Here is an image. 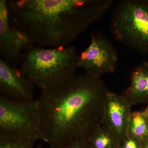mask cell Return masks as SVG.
I'll list each match as a JSON object with an SVG mask.
<instances>
[{
    "instance_id": "11",
    "label": "cell",
    "mask_w": 148,
    "mask_h": 148,
    "mask_svg": "<svg viewBox=\"0 0 148 148\" xmlns=\"http://www.w3.org/2000/svg\"><path fill=\"white\" fill-rule=\"evenodd\" d=\"M128 136L141 143L148 140V120L143 112H132L128 127Z\"/></svg>"
},
{
    "instance_id": "13",
    "label": "cell",
    "mask_w": 148,
    "mask_h": 148,
    "mask_svg": "<svg viewBox=\"0 0 148 148\" xmlns=\"http://www.w3.org/2000/svg\"><path fill=\"white\" fill-rule=\"evenodd\" d=\"M0 148H32L34 140L0 136Z\"/></svg>"
},
{
    "instance_id": "4",
    "label": "cell",
    "mask_w": 148,
    "mask_h": 148,
    "mask_svg": "<svg viewBox=\"0 0 148 148\" xmlns=\"http://www.w3.org/2000/svg\"><path fill=\"white\" fill-rule=\"evenodd\" d=\"M111 28L120 42L140 53L148 52V0H123L114 10Z\"/></svg>"
},
{
    "instance_id": "9",
    "label": "cell",
    "mask_w": 148,
    "mask_h": 148,
    "mask_svg": "<svg viewBox=\"0 0 148 148\" xmlns=\"http://www.w3.org/2000/svg\"><path fill=\"white\" fill-rule=\"evenodd\" d=\"M34 85L20 70L0 58L1 96L16 101L32 102Z\"/></svg>"
},
{
    "instance_id": "15",
    "label": "cell",
    "mask_w": 148,
    "mask_h": 148,
    "mask_svg": "<svg viewBox=\"0 0 148 148\" xmlns=\"http://www.w3.org/2000/svg\"><path fill=\"white\" fill-rule=\"evenodd\" d=\"M86 140H74L65 144L59 147L62 148H85Z\"/></svg>"
},
{
    "instance_id": "10",
    "label": "cell",
    "mask_w": 148,
    "mask_h": 148,
    "mask_svg": "<svg viewBox=\"0 0 148 148\" xmlns=\"http://www.w3.org/2000/svg\"><path fill=\"white\" fill-rule=\"evenodd\" d=\"M130 82L129 86L123 94L131 106L148 99V63L144 62L133 69Z\"/></svg>"
},
{
    "instance_id": "17",
    "label": "cell",
    "mask_w": 148,
    "mask_h": 148,
    "mask_svg": "<svg viewBox=\"0 0 148 148\" xmlns=\"http://www.w3.org/2000/svg\"><path fill=\"white\" fill-rule=\"evenodd\" d=\"M141 144H143L142 148H148V140L142 143Z\"/></svg>"
},
{
    "instance_id": "12",
    "label": "cell",
    "mask_w": 148,
    "mask_h": 148,
    "mask_svg": "<svg viewBox=\"0 0 148 148\" xmlns=\"http://www.w3.org/2000/svg\"><path fill=\"white\" fill-rule=\"evenodd\" d=\"M86 140L93 148H111L116 146V144L118 143L101 125L91 132Z\"/></svg>"
},
{
    "instance_id": "3",
    "label": "cell",
    "mask_w": 148,
    "mask_h": 148,
    "mask_svg": "<svg viewBox=\"0 0 148 148\" xmlns=\"http://www.w3.org/2000/svg\"><path fill=\"white\" fill-rule=\"evenodd\" d=\"M78 56L73 46L48 48L33 46L23 53L19 69L42 92L58 87L75 75Z\"/></svg>"
},
{
    "instance_id": "18",
    "label": "cell",
    "mask_w": 148,
    "mask_h": 148,
    "mask_svg": "<svg viewBox=\"0 0 148 148\" xmlns=\"http://www.w3.org/2000/svg\"><path fill=\"white\" fill-rule=\"evenodd\" d=\"M111 148H120L119 147H118V146H115V147H112Z\"/></svg>"
},
{
    "instance_id": "1",
    "label": "cell",
    "mask_w": 148,
    "mask_h": 148,
    "mask_svg": "<svg viewBox=\"0 0 148 148\" xmlns=\"http://www.w3.org/2000/svg\"><path fill=\"white\" fill-rule=\"evenodd\" d=\"M108 90L101 77L85 73L41 92L36 102L47 143L59 147L74 140H87L101 125Z\"/></svg>"
},
{
    "instance_id": "2",
    "label": "cell",
    "mask_w": 148,
    "mask_h": 148,
    "mask_svg": "<svg viewBox=\"0 0 148 148\" xmlns=\"http://www.w3.org/2000/svg\"><path fill=\"white\" fill-rule=\"evenodd\" d=\"M112 0L7 1L12 26L24 33L32 45L56 48L81 35L112 6Z\"/></svg>"
},
{
    "instance_id": "16",
    "label": "cell",
    "mask_w": 148,
    "mask_h": 148,
    "mask_svg": "<svg viewBox=\"0 0 148 148\" xmlns=\"http://www.w3.org/2000/svg\"><path fill=\"white\" fill-rule=\"evenodd\" d=\"M143 112L144 114L145 115L146 118L148 120V105L147 107H146V109H145V110L143 111Z\"/></svg>"
},
{
    "instance_id": "14",
    "label": "cell",
    "mask_w": 148,
    "mask_h": 148,
    "mask_svg": "<svg viewBox=\"0 0 148 148\" xmlns=\"http://www.w3.org/2000/svg\"><path fill=\"white\" fill-rule=\"evenodd\" d=\"M123 148H140L141 143L139 140L132 137H127L123 141Z\"/></svg>"
},
{
    "instance_id": "5",
    "label": "cell",
    "mask_w": 148,
    "mask_h": 148,
    "mask_svg": "<svg viewBox=\"0 0 148 148\" xmlns=\"http://www.w3.org/2000/svg\"><path fill=\"white\" fill-rule=\"evenodd\" d=\"M0 136L42 140L36 100L23 102L0 96Z\"/></svg>"
},
{
    "instance_id": "7",
    "label": "cell",
    "mask_w": 148,
    "mask_h": 148,
    "mask_svg": "<svg viewBox=\"0 0 148 148\" xmlns=\"http://www.w3.org/2000/svg\"><path fill=\"white\" fill-rule=\"evenodd\" d=\"M130 103L123 94L108 91L103 104L101 126L117 143L128 137V127L132 115Z\"/></svg>"
},
{
    "instance_id": "6",
    "label": "cell",
    "mask_w": 148,
    "mask_h": 148,
    "mask_svg": "<svg viewBox=\"0 0 148 148\" xmlns=\"http://www.w3.org/2000/svg\"><path fill=\"white\" fill-rule=\"evenodd\" d=\"M117 61L112 42L101 33H96L91 35L89 46L78 55L77 65L85 73L101 77L104 74L114 73Z\"/></svg>"
},
{
    "instance_id": "8",
    "label": "cell",
    "mask_w": 148,
    "mask_h": 148,
    "mask_svg": "<svg viewBox=\"0 0 148 148\" xmlns=\"http://www.w3.org/2000/svg\"><path fill=\"white\" fill-rule=\"evenodd\" d=\"M29 38L12 26L9 18L7 1H0V54L8 64L16 67L24 51L33 46Z\"/></svg>"
}]
</instances>
